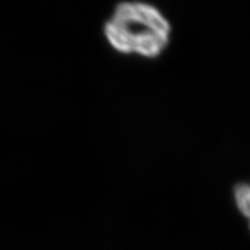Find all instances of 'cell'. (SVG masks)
Instances as JSON below:
<instances>
[{"label": "cell", "mask_w": 250, "mask_h": 250, "mask_svg": "<svg viewBox=\"0 0 250 250\" xmlns=\"http://www.w3.org/2000/svg\"><path fill=\"white\" fill-rule=\"evenodd\" d=\"M104 36L123 55L156 58L169 44L171 26L160 9L147 2H120L104 24Z\"/></svg>", "instance_id": "cell-1"}, {"label": "cell", "mask_w": 250, "mask_h": 250, "mask_svg": "<svg viewBox=\"0 0 250 250\" xmlns=\"http://www.w3.org/2000/svg\"><path fill=\"white\" fill-rule=\"evenodd\" d=\"M233 197L237 210L247 219L250 229V182L236 184L233 189Z\"/></svg>", "instance_id": "cell-2"}]
</instances>
